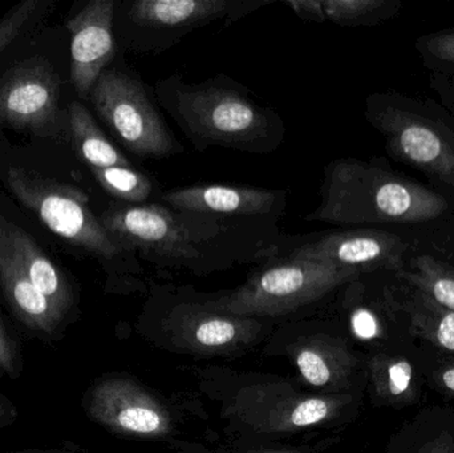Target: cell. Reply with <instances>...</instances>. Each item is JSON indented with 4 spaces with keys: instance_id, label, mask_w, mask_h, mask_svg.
Listing matches in <instances>:
<instances>
[{
    "instance_id": "12",
    "label": "cell",
    "mask_w": 454,
    "mask_h": 453,
    "mask_svg": "<svg viewBox=\"0 0 454 453\" xmlns=\"http://www.w3.org/2000/svg\"><path fill=\"white\" fill-rule=\"evenodd\" d=\"M168 329L176 345L196 353H223L250 345L259 335V322L247 316H231L207 306L178 309Z\"/></svg>"
},
{
    "instance_id": "17",
    "label": "cell",
    "mask_w": 454,
    "mask_h": 453,
    "mask_svg": "<svg viewBox=\"0 0 454 453\" xmlns=\"http://www.w3.org/2000/svg\"><path fill=\"white\" fill-rule=\"evenodd\" d=\"M90 172L106 193L122 201L138 204L151 196L152 181L132 167L90 169Z\"/></svg>"
},
{
    "instance_id": "23",
    "label": "cell",
    "mask_w": 454,
    "mask_h": 453,
    "mask_svg": "<svg viewBox=\"0 0 454 453\" xmlns=\"http://www.w3.org/2000/svg\"><path fill=\"white\" fill-rule=\"evenodd\" d=\"M290 5L301 19L309 21H325L322 2L320 0H291L285 2Z\"/></svg>"
},
{
    "instance_id": "5",
    "label": "cell",
    "mask_w": 454,
    "mask_h": 453,
    "mask_svg": "<svg viewBox=\"0 0 454 453\" xmlns=\"http://www.w3.org/2000/svg\"><path fill=\"white\" fill-rule=\"evenodd\" d=\"M343 398L306 395L271 383L243 385L223 407L227 419L256 435H293L335 419Z\"/></svg>"
},
{
    "instance_id": "9",
    "label": "cell",
    "mask_w": 454,
    "mask_h": 453,
    "mask_svg": "<svg viewBox=\"0 0 454 453\" xmlns=\"http://www.w3.org/2000/svg\"><path fill=\"white\" fill-rule=\"evenodd\" d=\"M234 5L226 0H137L130 3L127 16L138 35L145 32L138 50H154V45L162 50L192 29L232 15Z\"/></svg>"
},
{
    "instance_id": "27",
    "label": "cell",
    "mask_w": 454,
    "mask_h": 453,
    "mask_svg": "<svg viewBox=\"0 0 454 453\" xmlns=\"http://www.w3.org/2000/svg\"><path fill=\"white\" fill-rule=\"evenodd\" d=\"M19 418V411L10 398L0 393V430L13 425Z\"/></svg>"
},
{
    "instance_id": "3",
    "label": "cell",
    "mask_w": 454,
    "mask_h": 453,
    "mask_svg": "<svg viewBox=\"0 0 454 453\" xmlns=\"http://www.w3.org/2000/svg\"><path fill=\"white\" fill-rule=\"evenodd\" d=\"M351 274V269L290 258L205 306L247 318L283 316L319 300Z\"/></svg>"
},
{
    "instance_id": "31",
    "label": "cell",
    "mask_w": 454,
    "mask_h": 453,
    "mask_svg": "<svg viewBox=\"0 0 454 453\" xmlns=\"http://www.w3.org/2000/svg\"><path fill=\"white\" fill-rule=\"evenodd\" d=\"M2 377H4V375H3V372L0 371V378H2Z\"/></svg>"
},
{
    "instance_id": "20",
    "label": "cell",
    "mask_w": 454,
    "mask_h": 453,
    "mask_svg": "<svg viewBox=\"0 0 454 453\" xmlns=\"http://www.w3.org/2000/svg\"><path fill=\"white\" fill-rule=\"evenodd\" d=\"M23 370L24 356L20 340L0 316V371L10 379H19Z\"/></svg>"
},
{
    "instance_id": "26",
    "label": "cell",
    "mask_w": 454,
    "mask_h": 453,
    "mask_svg": "<svg viewBox=\"0 0 454 453\" xmlns=\"http://www.w3.org/2000/svg\"><path fill=\"white\" fill-rule=\"evenodd\" d=\"M437 340L442 348L454 351V313L447 314L437 329Z\"/></svg>"
},
{
    "instance_id": "8",
    "label": "cell",
    "mask_w": 454,
    "mask_h": 453,
    "mask_svg": "<svg viewBox=\"0 0 454 453\" xmlns=\"http://www.w3.org/2000/svg\"><path fill=\"white\" fill-rule=\"evenodd\" d=\"M109 236L124 249L136 247L160 257L197 255L192 237L172 213L159 205H138L106 210L100 218Z\"/></svg>"
},
{
    "instance_id": "1",
    "label": "cell",
    "mask_w": 454,
    "mask_h": 453,
    "mask_svg": "<svg viewBox=\"0 0 454 453\" xmlns=\"http://www.w3.org/2000/svg\"><path fill=\"white\" fill-rule=\"evenodd\" d=\"M165 108L199 148L220 145L243 151H261L270 140L271 120L235 85L217 79L202 84L176 82L175 77L160 85Z\"/></svg>"
},
{
    "instance_id": "10",
    "label": "cell",
    "mask_w": 454,
    "mask_h": 453,
    "mask_svg": "<svg viewBox=\"0 0 454 453\" xmlns=\"http://www.w3.org/2000/svg\"><path fill=\"white\" fill-rule=\"evenodd\" d=\"M114 0H92L67 21L71 34V82L80 98H90L93 85L114 60Z\"/></svg>"
},
{
    "instance_id": "29",
    "label": "cell",
    "mask_w": 454,
    "mask_h": 453,
    "mask_svg": "<svg viewBox=\"0 0 454 453\" xmlns=\"http://www.w3.org/2000/svg\"><path fill=\"white\" fill-rule=\"evenodd\" d=\"M442 382L450 390L454 391V369L448 370L442 375Z\"/></svg>"
},
{
    "instance_id": "13",
    "label": "cell",
    "mask_w": 454,
    "mask_h": 453,
    "mask_svg": "<svg viewBox=\"0 0 454 453\" xmlns=\"http://www.w3.org/2000/svg\"><path fill=\"white\" fill-rule=\"evenodd\" d=\"M0 237L37 292L53 303L72 324L77 316L79 298L71 279L43 252L31 234L2 215Z\"/></svg>"
},
{
    "instance_id": "4",
    "label": "cell",
    "mask_w": 454,
    "mask_h": 453,
    "mask_svg": "<svg viewBox=\"0 0 454 453\" xmlns=\"http://www.w3.org/2000/svg\"><path fill=\"white\" fill-rule=\"evenodd\" d=\"M90 103L122 145L143 159L181 152L143 84L119 69H106L93 85Z\"/></svg>"
},
{
    "instance_id": "7",
    "label": "cell",
    "mask_w": 454,
    "mask_h": 453,
    "mask_svg": "<svg viewBox=\"0 0 454 453\" xmlns=\"http://www.w3.org/2000/svg\"><path fill=\"white\" fill-rule=\"evenodd\" d=\"M82 409L92 422L119 435L159 439L175 430L164 403L125 375L98 378L82 396Z\"/></svg>"
},
{
    "instance_id": "28",
    "label": "cell",
    "mask_w": 454,
    "mask_h": 453,
    "mask_svg": "<svg viewBox=\"0 0 454 453\" xmlns=\"http://www.w3.org/2000/svg\"><path fill=\"white\" fill-rule=\"evenodd\" d=\"M5 453H82L80 451L77 447H74V444L66 443L63 446L56 447V449H24V451H15V452H5Z\"/></svg>"
},
{
    "instance_id": "15",
    "label": "cell",
    "mask_w": 454,
    "mask_h": 453,
    "mask_svg": "<svg viewBox=\"0 0 454 453\" xmlns=\"http://www.w3.org/2000/svg\"><path fill=\"white\" fill-rule=\"evenodd\" d=\"M293 359L301 379L314 388L328 390L343 382L347 355L343 348L325 338L301 340L293 348Z\"/></svg>"
},
{
    "instance_id": "21",
    "label": "cell",
    "mask_w": 454,
    "mask_h": 453,
    "mask_svg": "<svg viewBox=\"0 0 454 453\" xmlns=\"http://www.w3.org/2000/svg\"><path fill=\"white\" fill-rule=\"evenodd\" d=\"M373 205L380 213L392 217L405 215L412 205L410 191L396 183L384 184L379 186L373 194Z\"/></svg>"
},
{
    "instance_id": "11",
    "label": "cell",
    "mask_w": 454,
    "mask_h": 453,
    "mask_svg": "<svg viewBox=\"0 0 454 453\" xmlns=\"http://www.w3.org/2000/svg\"><path fill=\"white\" fill-rule=\"evenodd\" d=\"M0 294L16 321L45 345L63 340L71 321L37 292L0 237Z\"/></svg>"
},
{
    "instance_id": "6",
    "label": "cell",
    "mask_w": 454,
    "mask_h": 453,
    "mask_svg": "<svg viewBox=\"0 0 454 453\" xmlns=\"http://www.w3.org/2000/svg\"><path fill=\"white\" fill-rule=\"evenodd\" d=\"M60 79L42 56L10 66L0 79V124L40 138H56L63 130L59 108Z\"/></svg>"
},
{
    "instance_id": "14",
    "label": "cell",
    "mask_w": 454,
    "mask_h": 453,
    "mask_svg": "<svg viewBox=\"0 0 454 453\" xmlns=\"http://www.w3.org/2000/svg\"><path fill=\"white\" fill-rule=\"evenodd\" d=\"M162 199L184 212L261 215L271 207L275 194L266 189L201 185L168 191Z\"/></svg>"
},
{
    "instance_id": "24",
    "label": "cell",
    "mask_w": 454,
    "mask_h": 453,
    "mask_svg": "<svg viewBox=\"0 0 454 453\" xmlns=\"http://www.w3.org/2000/svg\"><path fill=\"white\" fill-rule=\"evenodd\" d=\"M352 326L357 337L363 340H371L378 335V324L370 311L357 310L352 316Z\"/></svg>"
},
{
    "instance_id": "19",
    "label": "cell",
    "mask_w": 454,
    "mask_h": 453,
    "mask_svg": "<svg viewBox=\"0 0 454 453\" xmlns=\"http://www.w3.org/2000/svg\"><path fill=\"white\" fill-rule=\"evenodd\" d=\"M403 151L418 162H431L442 154V141L431 129L420 125L408 127L400 136Z\"/></svg>"
},
{
    "instance_id": "16",
    "label": "cell",
    "mask_w": 454,
    "mask_h": 453,
    "mask_svg": "<svg viewBox=\"0 0 454 453\" xmlns=\"http://www.w3.org/2000/svg\"><path fill=\"white\" fill-rule=\"evenodd\" d=\"M68 125L72 145L77 156L90 169L132 167L129 160L112 145L111 141L96 124L92 114L79 101L69 104Z\"/></svg>"
},
{
    "instance_id": "25",
    "label": "cell",
    "mask_w": 454,
    "mask_h": 453,
    "mask_svg": "<svg viewBox=\"0 0 454 453\" xmlns=\"http://www.w3.org/2000/svg\"><path fill=\"white\" fill-rule=\"evenodd\" d=\"M432 290H434V298L454 313V279H439L434 282Z\"/></svg>"
},
{
    "instance_id": "22",
    "label": "cell",
    "mask_w": 454,
    "mask_h": 453,
    "mask_svg": "<svg viewBox=\"0 0 454 453\" xmlns=\"http://www.w3.org/2000/svg\"><path fill=\"white\" fill-rule=\"evenodd\" d=\"M412 379V366L408 362L400 361L389 367V391L399 396L410 388Z\"/></svg>"
},
{
    "instance_id": "30",
    "label": "cell",
    "mask_w": 454,
    "mask_h": 453,
    "mask_svg": "<svg viewBox=\"0 0 454 453\" xmlns=\"http://www.w3.org/2000/svg\"><path fill=\"white\" fill-rule=\"evenodd\" d=\"M250 453H311V449H277V451L250 452Z\"/></svg>"
},
{
    "instance_id": "2",
    "label": "cell",
    "mask_w": 454,
    "mask_h": 453,
    "mask_svg": "<svg viewBox=\"0 0 454 453\" xmlns=\"http://www.w3.org/2000/svg\"><path fill=\"white\" fill-rule=\"evenodd\" d=\"M2 177L5 188L56 236L103 260L122 252L90 209L84 191L15 165H8Z\"/></svg>"
},
{
    "instance_id": "18",
    "label": "cell",
    "mask_w": 454,
    "mask_h": 453,
    "mask_svg": "<svg viewBox=\"0 0 454 453\" xmlns=\"http://www.w3.org/2000/svg\"><path fill=\"white\" fill-rule=\"evenodd\" d=\"M45 5L42 0H24L0 18V56L44 13Z\"/></svg>"
}]
</instances>
